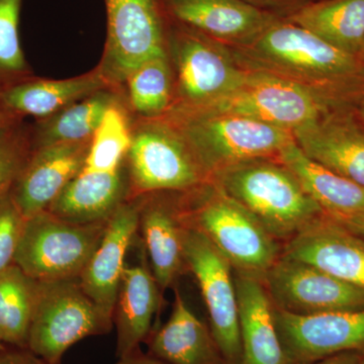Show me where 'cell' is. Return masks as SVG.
<instances>
[{
	"mask_svg": "<svg viewBox=\"0 0 364 364\" xmlns=\"http://www.w3.org/2000/svg\"><path fill=\"white\" fill-rule=\"evenodd\" d=\"M23 0H0V91L33 77L20 40Z\"/></svg>",
	"mask_w": 364,
	"mask_h": 364,
	"instance_id": "31",
	"label": "cell"
},
{
	"mask_svg": "<svg viewBox=\"0 0 364 364\" xmlns=\"http://www.w3.org/2000/svg\"><path fill=\"white\" fill-rule=\"evenodd\" d=\"M126 97L107 109L93 134L83 170L117 171L124 166L132 144V119Z\"/></svg>",
	"mask_w": 364,
	"mask_h": 364,
	"instance_id": "30",
	"label": "cell"
},
{
	"mask_svg": "<svg viewBox=\"0 0 364 364\" xmlns=\"http://www.w3.org/2000/svg\"><path fill=\"white\" fill-rule=\"evenodd\" d=\"M25 222L11 191L0 196V272L14 264Z\"/></svg>",
	"mask_w": 364,
	"mask_h": 364,
	"instance_id": "33",
	"label": "cell"
},
{
	"mask_svg": "<svg viewBox=\"0 0 364 364\" xmlns=\"http://www.w3.org/2000/svg\"><path fill=\"white\" fill-rule=\"evenodd\" d=\"M274 320L289 364H308L345 352L364 351V308L309 316L274 308Z\"/></svg>",
	"mask_w": 364,
	"mask_h": 364,
	"instance_id": "13",
	"label": "cell"
},
{
	"mask_svg": "<svg viewBox=\"0 0 364 364\" xmlns=\"http://www.w3.org/2000/svg\"><path fill=\"white\" fill-rule=\"evenodd\" d=\"M363 352H345L308 364H359Z\"/></svg>",
	"mask_w": 364,
	"mask_h": 364,
	"instance_id": "36",
	"label": "cell"
},
{
	"mask_svg": "<svg viewBox=\"0 0 364 364\" xmlns=\"http://www.w3.org/2000/svg\"><path fill=\"white\" fill-rule=\"evenodd\" d=\"M107 221L71 224L48 210L41 212L26 219L14 263L37 282L79 277L102 241Z\"/></svg>",
	"mask_w": 364,
	"mask_h": 364,
	"instance_id": "8",
	"label": "cell"
},
{
	"mask_svg": "<svg viewBox=\"0 0 364 364\" xmlns=\"http://www.w3.org/2000/svg\"><path fill=\"white\" fill-rule=\"evenodd\" d=\"M355 114L360 122L361 124L364 126V92L358 98V100L355 102Z\"/></svg>",
	"mask_w": 364,
	"mask_h": 364,
	"instance_id": "39",
	"label": "cell"
},
{
	"mask_svg": "<svg viewBox=\"0 0 364 364\" xmlns=\"http://www.w3.org/2000/svg\"><path fill=\"white\" fill-rule=\"evenodd\" d=\"M126 163L117 171L81 170L47 208L55 217L71 224L107 222L128 200Z\"/></svg>",
	"mask_w": 364,
	"mask_h": 364,
	"instance_id": "21",
	"label": "cell"
},
{
	"mask_svg": "<svg viewBox=\"0 0 364 364\" xmlns=\"http://www.w3.org/2000/svg\"><path fill=\"white\" fill-rule=\"evenodd\" d=\"M358 59L360 61V63H363L364 65V41L363 46H361L360 51H359L358 54Z\"/></svg>",
	"mask_w": 364,
	"mask_h": 364,
	"instance_id": "40",
	"label": "cell"
},
{
	"mask_svg": "<svg viewBox=\"0 0 364 364\" xmlns=\"http://www.w3.org/2000/svg\"><path fill=\"white\" fill-rule=\"evenodd\" d=\"M359 364H364V351L361 353L360 363Z\"/></svg>",
	"mask_w": 364,
	"mask_h": 364,
	"instance_id": "42",
	"label": "cell"
},
{
	"mask_svg": "<svg viewBox=\"0 0 364 364\" xmlns=\"http://www.w3.org/2000/svg\"><path fill=\"white\" fill-rule=\"evenodd\" d=\"M23 121H25V119H18V117L14 116L11 112L7 111L6 107L0 100V139L6 135L7 132L11 130L14 126Z\"/></svg>",
	"mask_w": 364,
	"mask_h": 364,
	"instance_id": "38",
	"label": "cell"
},
{
	"mask_svg": "<svg viewBox=\"0 0 364 364\" xmlns=\"http://www.w3.org/2000/svg\"><path fill=\"white\" fill-rule=\"evenodd\" d=\"M331 217V215H330ZM345 228L360 237L364 240V215H352V217H332Z\"/></svg>",
	"mask_w": 364,
	"mask_h": 364,
	"instance_id": "37",
	"label": "cell"
},
{
	"mask_svg": "<svg viewBox=\"0 0 364 364\" xmlns=\"http://www.w3.org/2000/svg\"><path fill=\"white\" fill-rule=\"evenodd\" d=\"M293 134L306 156L364 186V126L346 105L328 109Z\"/></svg>",
	"mask_w": 364,
	"mask_h": 364,
	"instance_id": "15",
	"label": "cell"
},
{
	"mask_svg": "<svg viewBox=\"0 0 364 364\" xmlns=\"http://www.w3.org/2000/svg\"><path fill=\"white\" fill-rule=\"evenodd\" d=\"M184 260L200 287L208 316V327L225 364H242L238 299L234 270L229 261L198 230L186 227Z\"/></svg>",
	"mask_w": 364,
	"mask_h": 364,
	"instance_id": "11",
	"label": "cell"
},
{
	"mask_svg": "<svg viewBox=\"0 0 364 364\" xmlns=\"http://www.w3.org/2000/svg\"><path fill=\"white\" fill-rule=\"evenodd\" d=\"M221 188L282 245L326 214L279 158L237 163L213 174Z\"/></svg>",
	"mask_w": 364,
	"mask_h": 364,
	"instance_id": "2",
	"label": "cell"
},
{
	"mask_svg": "<svg viewBox=\"0 0 364 364\" xmlns=\"http://www.w3.org/2000/svg\"><path fill=\"white\" fill-rule=\"evenodd\" d=\"M166 47L174 76L170 112L202 109L236 90L247 76L248 69L229 46L188 26L166 32Z\"/></svg>",
	"mask_w": 364,
	"mask_h": 364,
	"instance_id": "7",
	"label": "cell"
},
{
	"mask_svg": "<svg viewBox=\"0 0 364 364\" xmlns=\"http://www.w3.org/2000/svg\"><path fill=\"white\" fill-rule=\"evenodd\" d=\"M111 88L117 90L97 67L83 75L60 80L33 76L0 91V100L18 119H43L93 93Z\"/></svg>",
	"mask_w": 364,
	"mask_h": 364,
	"instance_id": "23",
	"label": "cell"
},
{
	"mask_svg": "<svg viewBox=\"0 0 364 364\" xmlns=\"http://www.w3.org/2000/svg\"><path fill=\"white\" fill-rule=\"evenodd\" d=\"M32 124L14 126L0 139V196L13 186L33 152Z\"/></svg>",
	"mask_w": 364,
	"mask_h": 364,
	"instance_id": "32",
	"label": "cell"
},
{
	"mask_svg": "<svg viewBox=\"0 0 364 364\" xmlns=\"http://www.w3.org/2000/svg\"><path fill=\"white\" fill-rule=\"evenodd\" d=\"M107 36L98 68L117 90L139 66L166 56V31L157 0H105Z\"/></svg>",
	"mask_w": 364,
	"mask_h": 364,
	"instance_id": "10",
	"label": "cell"
},
{
	"mask_svg": "<svg viewBox=\"0 0 364 364\" xmlns=\"http://www.w3.org/2000/svg\"><path fill=\"white\" fill-rule=\"evenodd\" d=\"M0 364H46L28 348H18L13 350L0 351Z\"/></svg>",
	"mask_w": 364,
	"mask_h": 364,
	"instance_id": "34",
	"label": "cell"
},
{
	"mask_svg": "<svg viewBox=\"0 0 364 364\" xmlns=\"http://www.w3.org/2000/svg\"><path fill=\"white\" fill-rule=\"evenodd\" d=\"M262 282L274 308L291 315L364 308V289L287 256H279Z\"/></svg>",
	"mask_w": 364,
	"mask_h": 364,
	"instance_id": "12",
	"label": "cell"
},
{
	"mask_svg": "<svg viewBox=\"0 0 364 364\" xmlns=\"http://www.w3.org/2000/svg\"><path fill=\"white\" fill-rule=\"evenodd\" d=\"M173 289L171 315L146 340L148 353L168 364H225L208 325L191 310L176 286Z\"/></svg>",
	"mask_w": 364,
	"mask_h": 364,
	"instance_id": "24",
	"label": "cell"
},
{
	"mask_svg": "<svg viewBox=\"0 0 364 364\" xmlns=\"http://www.w3.org/2000/svg\"><path fill=\"white\" fill-rule=\"evenodd\" d=\"M124 97V91L114 88L100 90L51 117L38 119L32 124L33 149L88 142L102 123L107 109Z\"/></svg>",
	"mask_w": 364,
	"mask_h": 364,
	"instance_id": "26",
	"label": "cell"
},
{
	"mask_svg": "<svg viewBox=\"0 0 364 364\" xmlns=\"http://www.w3.org/2000/svg\"><path fill=\"white\" fill-rule=\"evenodd\" d=\"M181 198L186 222L207 237L234 272L263 279L282 255V244L213 182Z\"/></svg>",
	"mask_w": 364,
	"mask_h": 364,
	"instance_id": "3",
	"label": "cell"
},
{
	"mask_svg": "<svg viewBox=\"0 0 364 364\" xmlns=\"http://www.w3.org/2000/svg\"><path fill=\"white\" fill-rule=\"evenodd\" d=\"M238 299L242 364H289L262 279L234 272Z\"/></svg>",
	"mask_w": 364,
	"mask_h": 364,
	"instance_id": "22",
	"label": "cell"
},
{
	"mask_svg": "<svg viewBox=\"0 0 364 364\" xmlns=\"http://www.w3.org/2000/svg\"><path fill=\"white\" fill-rule=\"evenodd\" d=\"M332 107L291 81L248 69L242 85L225 97L196 111L172 112L233 114L293 132Z\"/></svg>",
	"mask_w": 364,
	"mask_h": 364,
	"instance_id": "9",
	"label": "cell"
},
{
	"mask_svg": "<svg viewBox=\"0 0 364 364\" xmlns=\"http://www.w3.org/2000/svg\"><path fill=\"white\" fill-rule=\"evenodd\" d=\"M4 349H6V345L2 343L1 341H0V351L4 350Z\"/></svg>",
	"mask_w": 364,
	"mask_h": 364,
	"instance_id": "41",
	"label": "cell"
},
{
	"mask_svg": "<svg viewBox=\"0 0 364 364\" xmlns=\"http://www.w3.org/2000/svg\"><path fill=\"white\" fill-rule=\"evenodd\" d=\"M36 291L37 280L14 263L0 272V341L4 345L28 348Z\"/></svg>",
	"mask_w": 364,
	"mask_h": 364,
	"instance_id": "29",
	"label": "cell"
},
{
	"mask_svg": "<svg viewBox=\"0 0 364 364\" xmlns=\"http://www.w3.org/2000/svg\"><path fill=\"white\" fill-rule=\"evenodd\" d=\"M126 167L128 200L155 193H188L210 182L188 143L165 117L132 122Z\"/></svg>",
	"mask_w": 364,
	"mask_h": 364,
	"instance_id": "5",
	"label": "cell"
},
{
	"mask_svg": "<svg viewBox=\"0 0 364 364\" xmlns=\"http://www.w3.org/2000/svg\"><path fill=\"white\" fill-rule=\"evenodd\" d=\"M161 289L151 270L145 250L141 262L126 264L119 282L112 322L117 328V358L140 349L152 332Z\"/></svg>",
	"mask_w": 364,
	"mask_h": 364,
	"instance_id": "20",
	"label": "cell"
},
{
	"mask_svg": "<svg viewBox=\"0 0 364 364\" xmlns=\"http://www.w3.org/2000/svg\"><path fill=\"white\" fill-rule=\"evenodd\" d=\"M112 324L85 293L79 277L37 282L28 349L46 364H60L72 345L107 334Z\"/></svg>",
	"mask_w": 364,
	"mask_h": 364,
	"instance_id": "6",
	"label": "cell"
},
{
	"mask_svg": "<svg viewBox=\"0 0 364 364\" xmlns=\"http://www.w3.org/2000/svg\"><path fill=\"white\" fill-rule=\"evenodd\" d=\"M140 198L139 230L151 270L161 293L176 286L186 269L181 193H155Z\"/></svg>",
	"mask_w": 364,
	"mask_h": 364,
	"instance_id": "14",
	"label": "cell"
},
{
	"mask_svg": "<svg viewBox=\"0 0 364 364\" xmlns=\"http://www.w3.org/2000/svg\"><path fill=\"white\" fill-rule=\"evenodd\" d=\"M129 109L136 119H159L174 104V76L168 56L156 57L132 72L124 86Z\"/></svg>",
	"mask_w": 364,
	"mask_h": 364,
	"instance_id": "28",
	"label": "cell"
},
{
	"mask_svg": "<svg viewBox=\"0 0 364 364\" xmlns=\"http://www.w3.org/2000/svg\"><path fill=\"white\" fill-rule=\"evenodd\" d=\"M244 68L287 79L331 107L355 102L364 92V65L305 28L275 21L255 39L230 47Z\"/></svg>",
	"mask_w": 364,
	"mask_h": 364,
	"instance_id": "1",
	"label": "cell"
},
{
	"mask_svg": "<svg viewBox=\"0 0 364 364\" xmlns=\"http://www.w3.org/2000/svg\"><path fill=\"white\" fill-rule=\"evenodd\" d=\"M116 364H168L161 359L151 355L150 353H143L141 349L132 352L129 355L117 358Z\"/></svg>",
	"mask_w": 364,
	"mask_h": 364,
	"instance_id": "35",
	"label": "cell"
},
{
	"mask_svg": "<svg viewBox=\"0 0 364 364\" xmlns=\"http://www.w3.org/2000/svg\"><path fill=\"white\" fill-rule=\"evenodd\" d=\"M282 255L364 289V240L327 214L284 243Z\"/></svg>",
	"mask_w": 364,
	"mask_h": 364,
	"instance_id": "16",
	"label": "cell"
},
{
	"mask_svg": "<svg viewBox=\"0 0 364 364\" xmlns=\"http://www.w3.org/2000/svg\"><path fill=\"white\" fill-rule=\"evenodd\" d=\"M173 124L210 179L215 172L258 158H279L294 141L293 132L248 117L171 112Z\"/></svg>",
	"mask_w": 364,
	"mask_h": 364,
	"instance_id": "4",
	"label": "cell"
},
{
	"mask_svg": "<svg viewBox=\"0 0 364 364\" xmlns=\"http://www.w3.org/2000/svg\"><path fill=\"white\" fill-rule=\"evenodd\" d=\"M88 142L33 149L9 191L25 219L44 212L85 167Z\"/></svg>",
	"mask_w": 364,
	"mask_h": 364,
	"instance_id": "18",
	"label": "cell"
},
{
	"mask_svg": "<svg viewBox=\"0 0 364 364\" xmlns=\"http://www.w3.org/2000/svg\"><path fill=\"white\" fill-rule=\"evenodd\" d=\"M164 4L181 25L229 47L247 44L277 21L244 0H164Z\"/></svg>",
	"mask_w": 364,
	"mask_h": 364,
	"instance_id": "19",
	"label": "cell"
},
{
	"mask_svg": "<svg viewBox=\"0 0 364 364\" xmlns=\"http://www.w3.org/2000/svg\"><path fill=\"white\" fill-rule=\"evenodd\" d=\"M279 159L328 215H364V186L314 161L299 149L296 141L282 151Z\"/></svg>",
	"mask_w": 364,
	"mask_h": 364,
	"instance_id": "25",
	"label": "cell"
},
{
	"mask_svg": "<svg viewBox=\"0 0 364 364\" xmlns=\"http://www.w3.org/2000/svg\"><path fill=\"white\" fill-rule=\"evenodd\" d=\"M289 21L358 57L364 41V0H322L306 4Z\"/></svg>",
	"mask_w": 364,
	"mask_h": 364,
	"instance_id": "27",
	"label": "cell"
},
{
	"mask_svg": "<svg viewBox=\"0 0 364 364\" xmlns=\"http://www.w3.org/2000/svg\"><path fill=\"white\" fill-rule=\"evenodd\" d=\"M140 198L122 203L107 221L102 241L79 277L81 286L100 311L112 318L126 257L139 230Z\"/></svg>",
	"mask_w": 364,
	"mask_h": 364,
	"instance_id": "17",
	"label": "cell"
}]
</instances>
